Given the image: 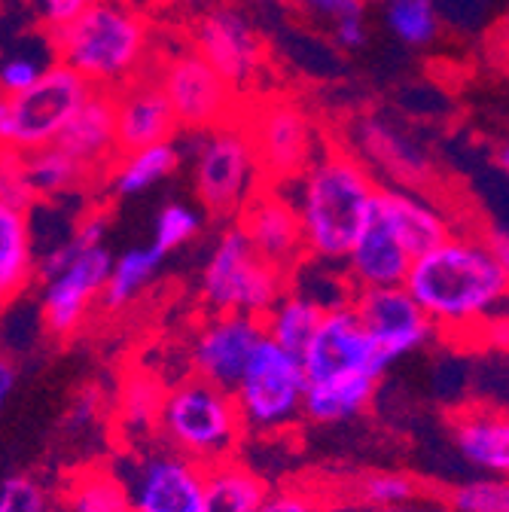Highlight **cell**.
I'll return each instance as SVG.
<instances>
[{
    "mask_svg": "<svg viewBox=\"0 0 509 512\" xmlns=\"http://www.w3.org/2000/svg\"><path fill=\"white\" fill-rule=\"evenodd\" d=\"M381 13H385L388 31L412 49L430 46L439 34V13L433 0H385Z\"/></svg>",
    "mask_w": 509,
    "mask_h": 512,
    "instance_id": "obj_34",
    "label": "cell"
},
{
    "mask_svg": "<svg viewBox=\"0 0 509 512\" xmlns=\"http://www.w3.org/2000/svg\"><path fill=\"white\" fill-rule=\"evenodd\" d=\"M68 512H129V497L113 467H89L68 488Z\"/></svg>",
    "mask_w": 509,
    "mask_h": 512,
    "instance_id": "obj_33",
    "label": "cell"
},
{
    "mask_svg": "<svg viewBox=\"0 0 509 512\" xmlns=\"http://www.w3.org/2000/svg\"><path fill=\"white\" fill-rule=\"evenodd\" d=\"M305 369L299 354L284 351L272 339L253 348L241 378L229 391L244 427V436H278L302 421Z\"/></svg>",
    "mask_w": 509,
    "mask_h": 512,
    "instance_id": "obj_7",
    "label": "cell"
},
{
    "mask_svg": "<svg viewBox=\"0 0 509 512\" xmlns=\"http://www.w3.org/2000/svg\"><path fill=\"white\" fill-rule=\"evenodd\" d=\"M257 512H330V509L308 488H269Z\"/></svg>",
    "mask_w": 509,
    "mask_h": 512,
    "instance_id": "obj_41",
    "label": "cell"
},
{
    "mask_svg": "<svg viewBox=\"0 0 509 512\" xmlns=\"http://www.w3.org/2000/svg\"><path fill=\"white\" fill-rule=\"evenodd\" d=\"M290 4L302 7L305 13H311L317 19H330V22L363 13V0H290Z\"/></svg>",
    "mask_w": 509,
    "mask_h": 512,
    "instance_id": "obj_42",
    "label": "cell"
},
{
    "mask_svg": "<svg viewBox=\"0 0 509 512\" xmlns=\"http://www.w3.org/2000/svg\"><path fill=\"white\" fill-rule=\"evenodd\" d=\"M235 220H238L235 226L244 232L250 247L257 250L266 263L278 266L281 272H290L296 263L305 260L299 220H296L287 189L260 186L257 196L244 205V211Z\"/></svg>",
    "mask_w": 509,
    "mask_h": 512,
    "instance_id": "obj_17",
    "label": "cell"
},
{
    "mask_svg": "<svg viewBox=\"0 0 509 512\" xmlns=\"http://www.w3.org/2000/svg\"><path fill=\"white\" fill-rule=\"evenodd\" d=\"M333 34H336V43L342 49H360L366 43V25H363V13L360 16H345L339 22H333Z\"/></svg>",
    "mask_w": 509,
    "mask_h": 512,
    "instance_id": "obj_44",
    "label": "cell"
},
{
    "mask_svg": "<svg viewBox=\"0 0 509 512\" xmlns=\"http://www.w3.org/2000/svg\"><path fill=\"white\" fill-rule=\"evenodd\" d=\"M165 400V388L159 384L156 375L150 372H132L122 384V394H119V424L122 430L144 439L156 430L159 421V409Z\"/></svg>",
    "mask_w": 509,
    "mask_h": 512,
    "instance_id": "obj_32",
    "label": "cell"
},
{
    "mask_svg": "<svg viewBox=\"0 0 509 512\" xmlns=\"http://www.w3.org/2000/svg\"><path fill=\"white\" fill-rule=\"evenodd\" d=\"M110 263L113 253L107 250V244H95L80 250L65 269L43 278L40 314L49 333L68 339L86 324L95 302H101Z\"/></svg>",
    "mask_w": 509,
    "mask_h": 512,
    "instance_id": "obj_14",
    "label": "cell"
},
{
    "mask_svg": "<svg viewBox=\"0 0 509 512\" xmlns=\"http://www.w3.org/2000/svg\"><path fill=\"white\" fill-rule=\"evenodd\" d=\"M52 40L58 64L104 92H116L141 77L150 52L144 19L119 0H92L77 19L55 28Z\"/></svg>",
    "mask_w": 509,
    "mask_h": 512,
    "instance_id": "obj_3",
    "label": "cell"
},
{
    "mask_svg": "<svg viewBox=\"0 0 509 512\" xmlns=\"http://www.w3.org/2000/svg\"><path fill=\"white\" fill-rule=\"evenodd\" d=\"M156 430L162 445L199 467H214L235 458L244 439L232 394L202 378H183L165 391Z\"/></svg>",
    "mask_w": 509,
    "mask_h": 512,
    "instance_id": "obj_4",
    "label": "cell"
},
{
    "mask_svg": "<svg viewBox=\"0 0 509 512\" xmlns=\"http://www.w3.org/2000/svg\"><path fill=\"white\" fill-rule=\"evenodd\" d=\"M357 159L369 168V174H388L394 186L400 189H418L427 186L433 177V165L424 150L412 138H406L400 128L381 122V119H360L354 128Z\"/></svg>",
    "mask_w": 509,
    "mask_h": 512,
    "instance_id": "obj_19",
    "label": "cell"
},
{
    "mask_svg": "<svg viewBox=\"0 0 509 512\" xmlns=\"http://www.w3.org/2000/svg\"><path fill=\"white\" fill-rule=\"evenodd\" d=\"M351 311L357 314L360 327L375 342V348L391 363L412 351H421L436 336L406 287L357 290L351 296Z\"/></svg>",
    "mask_w": 509,
    "mask_h": 512,
    "instance_id": "obj_16",
    "label": "cell"
},
{
    "mask_svg": "<svg viewBox=\"0 0 509 512\" xmlns=\"http://www.w3.org/2000/svg\"><path fill=\"white\" fill-rule=\"evenodd\" d=\"M159 86L174 113L177 132H208L232 113L235 92L196 49L174 52L159 74Z\"/></svg>",
    "mask_w": 509,
    "mask_h": 512,
    "instance_id": "obj_13",
    "label": "cell"
},
{
    "mask_svg": "<svg viewBox=\"0 0 509 512\" xmlns=\"http://www.w3.org/2000/svg\"><path fill=\"white\" fill-rule=\"evenodd\" d=\"M0 512H52L49 491L28 473L0 479Z\"/></svg>",
    "mask_w": 509,
    "mask_h": 512,
    "instance_id": "obj_38",
    "label": "cell"
},
{
    "mask_svg": "<svg viewBox=\"0 0 509 512\" xmlns=\"http://www.w3.org/2000/svg\"><path fill=\"white\" fill-rule=\"evenodd\" d=\"M324 314L327 311L321 305H314L311 299H305L293 290H284L260 320H263L266 339H272L275 345H281L290 354H302L305 345L311 342L314 330L321 327Z\"/></svg>",
    "mask_w": 509,
    "mask_h": 512,
    "instance_id": "obj_28",
    "label": "cell"
},
{
    "mask_svg": "<svg viewBox=\"0 0 509 512\" xmlns=\"http://www.w3.org/2000/svg\"><path fill=\"white\" fill-rule=\"evenodd\" d=\"M378 381L363 375L308 381L302 397V418L314 424H345L363 415L375 397Z\"/></svg>",
    "mask_w": 509,
    "mask_h": 512,
    "instance_id": "obj_25",
    "label": "cell"
},
{
    "mask_svg": "<svg viewBox=\"0 0 509 512\" xmlns=\"http://www.w3.org/2000/svg\"><path fill=\"white\" fill-rule=\"evenodd\" d=\"M196 52L220 74V80L238 95L247 92L260 80L266 64V46L260 31L238 7H211L199 16L196 31Z\"/></svg>",
    "mask_w": 509,
    "mask_h": 512,
    "instance_id": "obj_11",
    "label": "cell"
},
{
    "mask_svg": "<svg viewBox=\"0 0 509 512\" xmlns=\"http://www.w3.org/2000/svg\"><path fill=\"white\" fill-rule=\"evenodd\" d=\"M13 388H16V366H13V360L0 354V406L10 400Z\"/></svg>",
    "mask_w": 509,
    "mask_h": 512,
    "instance_id": "obj_45",
    "label": "cell"
},
{
    "mask_svg": "<svg viewBox=\"0 0 509 512\" xmlns=\"http://www.w3.org/2000/svg\"><path fill=\"white\" fill-rule=\"evenodd\" d=\"M449 512H509L506 476H473L445 497Z\"/></svg>",
    "mask_w": 509,
    "mask_h": 512,
    "instance_id": "obj_36",
    "label": "cell"
},
{
    "mask_svg": "<svg viewBox=\"0 0 509 512\" xmlns=\"http://www.w3.org/2000/svg\"><path fill=\"white\" fill-rule=\"evenodd\" d=\"M403 287L436 336L488 342L494 330H503L506 314V235L452 229L439 244L415 256Z\"/></svg>",
    "mask_w": 509,
    "mask_h": 512,
    "instance_id": "obj_1",
    "label": "cell"
},
{
    "mask_svg": "<svg viewBox=\"0 0 509 512\" xmlns=\"http://www.w3.org/2000/svg\"><path fill=\"white\" fill-rule=\"evenodd\" d=\"M339 266L342 263H324V260H311V256H305L302 263H296L287 272V290L311 299L324 311L342 308V305L351 302L354 287H351L348 275Z\"/></svg>",
    "mask_w": 509,
    "mask_h": 512,
    "instance_id": "obj_31",
    "label": "cell"
},
{
    "mask_svg": "<svg viewBox=\"0 0 509 512\" xmlns=\"http://www.w3.org/2000/svg\"><path fill=\"white\" fill-rule=\"evenodd\" d=\"M92 86L65 64H46L34 86L0 95V153L28 156L52 147Z\"/></svg>",
    "mask_w": 509,
    "mask_h": 512,
    "instance_id": "obj_6",
    "label": "cell"
},
{
    "mask_svg": "<svg viewBox=\"0 0 509 512\" xmlns=\"http://www.w3.org/2000/svg\"><path fill=\"white\" fill-rule=\"evenodd\" d=\"M266 494L269 482L238 458L205 467V512H257Z\"/></svg>",
    "mask_w": 509,
    "mask_h": 512,
    "instance_id": "obj_26",
    "label": "cell"
},
{
    "mask_svg": "<svg viewBox=\"0 0 509 512\" xmlns=\"http://www.w3.org/2000/svg\"><path fill=\"white\" fill-rule=\"evenodd\" d=\"M0 199L25 211H31L37 202L25 174V162L16 153H0Z\"/></svg>",
    "mask_w": 509,
    "mask_h": 512,
    "instance_id": "obj_39",
    "label": "cell"
},
{
    "mask_svg": "<svg viewBox=\"0 0 509 512\" xmlns=\"http://www.w3.org/2000/svg\"><path fill=\"white\" fill-rule=\"evenodd\" d=\"M366 512H400L418 497V482L406 473H369L354 488Z\"/></svg>",
    "mask_w": 509,
    "mask_h": 512,
    "instance_id": "obj_35",
    "label": "cell"
},
{
    "mask_svg": "<svg viewBox=\"0 0 509 512\" xmlns=\"http://www.w3.org/2000/svg\"><path fill=\"white\" fill-rule=\"evenodd\" d=\"M37 278L31 211L0 199V311Z\"/></svg>",
    "mask_w": 509,
    "mask_h": 512,
    "instance_id": "obj_24",
    "label": "cell"
},
{
    "mask_svg": "<svg viewBox=\"0 0 509 512\" xmlns=\"http://www.w3.org/2000/svg\"><path fill=\"white\" fill-rule=\"evenodd\" d=\"M43 68H46V64H40L31 55H10V58H4V61H0V95L25 92L28 86L37 83Z\"/></svg>",
    "mask_w": 509,
    "mask_h": 512,
    "instance_id": "obj_40",
    "label": "cell"
},
{
    "mask_svg": "<svg viewBox=\"0 0 509 512\" xmlns=\"http://www.w3.org/2000/svg\"><path fill=\"white\" fill-rule=\"evenodd\" d=\"M55 147H61L71 159H77L89 174L113 165V159L119 156L113 92L92 89L86 101L80 104V110L65 125V132L58 135Z\"/></svg>",
    "mask_w": 509,
    "mask_h": 512,
    "instance_id": "obj_23",
    "label": "cell"
},
{
    "mask_svg": "<svg viewBox=\"0 0 509 512\" xmlns=\"http://www.w3.org/2000/svg\"><path fill=\"white\" fill-rule=\"evenodd\" d=\"M183 156L174 141L153 144L144 150L119 153L110 165V189L119 199H135L141 192L159 186L180 168Z\"/></svg>",
    "mask_w": 509,
    "mask_h": 512,
    "instance_id": "obj_27",
    "label": "cell"
},
{
    "mask_svg": "<svg viewBox=\"0 0 509 512\" xmlns=\"http://www.w3.org/2000/svg\"><path fill=\"white\" fill-rule=\"evenodd\" d=\"M372 214L385 220L412 256H421L455 229L452 217L418 189L378 186Z\"/></svg>",
    "mask_w": 509,
    "mask_h": 512,
    "instance_id": "obj_21",
    "label": "cell"
},
{
    "mask_svg": "<svg viewBox=\"0 0 509 512\" xmlns=\"http://www.w3.org/2000/svg\"><path fill=\"white\" fill-rule=\"evenodd\" d=\"M305 381H324V378H345L363 375L378 381L391 366V360L375 348V342L360 327L351 302L324 314L321 327L314 330L311 342L299 354Z\"/></svg>",
    "mask_w": 509,
    "mask_h": 512,
    "instance_id": "obj_12",
    "label": "cell"
},
{
    "mask_svg": "<svg viewBox=\"0 0 509 512\" xmlns=\"http://www.w3.org/2000/svg\"><path fill=\"white\" fill-rule=\"evenodd\" d=\"M415 256L403 247V241L391 232L385 220L375 214L351 244L342 260V272L348 275L354 293L378 290V287H403Z\"/></svg>",
    "mask_w": 509,
    "mask_h": 512,
    "instance_id": "obj_20",
    "label": "cell"
},
{
    "mask_svg": "<svg viewBox=\"0 0 509 512\" xmlns=\"http://www.w3.org/2000/svg\"><path fill=\"white\" fill-rule=\"evenodd\" d=\"M92 0H37V10L43 16V22L55 31L61 25H68L71 19H77Z\"/></svg>",
    "mask_w": 509,
    "mask_h": 512,
    "instance_id": "obj_43",
    "label": "cell"
},
{
    "mask_svg": "<svg viewBox=\"0 0 509 512\" xmlns=\"http://www.w3.org/2000/svg\"><path fill=\"white\" fill-rule=\"evenodd\" d=\"M378 180L345 147H321L311 165L287 186L302 232L305 256L342 263L372 217Z\"/></svg>",
    "mask_w": 509,
    "mask_h": 512,
    "instance_id": "obj_2",
    "label": "cell"
},
{
    "mask_svg": "<svg viewBox=\"0 0 509 512\" xmlns=\"http://www.w3.org/2000/svg\"><path fill=\"white\" fill-rule=\"evenodd\" d=\"M263 320L247 314H208L193 342H189V366L193 378H202L220 391H232L241 378L253 348L263 342Z\"/></svg>",
    "mask_w": 509,
    "mask_h": 512,
    "instance_id": "obj_15",
    "label": "cell"
},
{
    "mask_svg": "<svg viewBox=\"0 0 509 512\" xmlns=\"http://www.w3.org/2000/svg\"><path fill=\"white\" fill-rule=\"evenodd\" d=\"M113 110H116V150L132 153L153 144H165L177 138V122L168 107V98L159 86V80H150L147 74L125 83L113 92Z\"/></svg>",
    "mask_w": 509,
    "mask_h": 512,
    "instance_id": "obj_18",
    "label": "cell"
},
{
    "mask_svg": "<svg viewBox=\"0 0 509 512\" xmlns=\"http://www.w3.org/2000/svg\"><path fill=\"white\" fill-rule=\"evenodd\" d=\"M22 162H25V174H28L34 199L68 196V192L80 189L92 177L77 159H71L65 150L55 147V144L22 156Z\"/></svg>",
    "mask_w": 509,
    "mask_h": 512,
    "instance_id": "obj_30",
    "label": "cell"
},
{
    "mask_svg": "<svg viewBox=\"0 0 509 512\" xmlns=\"http://www.w3.org/2000/svg\"><path fill=\"white\" fill-rule=\"evenodd\" d=\"M452 445L476 476H506L509 418L497 406H467L452 418Z\"/></svg>",
    "mask_w": 509,
    "mask_h": 512,
    "instance_id": "obj_22",
    "label": "cell"
},
{
    "mask_svg": "<svg viewBox=\"0 0 509 512\" xmlns=\"http://www.w3.org/2000/svg\"><path fill=\"white\" fill-rule=\"evenodd\" d=\"M284 290L287 272L266 263L238 226L220 232L199 278V293L211 314L263 317Z\"/></svg>",
    "mask_w": 509,
    "mask_h": 512,
    "instance_id": "obj_8",
    "label": "cell"
},
{
    "mask_svg": "<svg viewBox=\"0 0 509 512\" xmlns=\"http://www.w3.org/2000/svg\"><path fill=\"white\" fill-rule=\"evenodd\" d=\"M162 256L153 247H129L119 256H113L110 272H107V284L101 293L104 308L119 311L125 305H132L159 275Z\"/></svg>",
    "mask_w": 509,
    "mask_h": 512,
    "instance_id": "obj_29",
    "label": "cell"
},
{
    "mask_svg": "<svg viewBox=\"0 0 509 512\" xmlns=\"http://www.w3.org/2000/svg\"><path fill=\"white\" fill-rule=\"evenodd\" d=\"M129 512H205V467L168 445H150L113 467Z\"/></svg>",
    "mask_w": 509,
    "mask_h": 512,
    "instance_id": "obj_9",
    "label": "cell"
},
{
    "mask_svg": "<svg viewBox=\"0 0 509 512\" xmlns=\"http://www.w3.org/2000/svg\"><path fill=\"white\" fill-rule=\"evenodd\" d=\"M250 135L266 186L287 189L321 153V132L308 110L287 98H269L241 122Z\"/></svg>",
    "mask_w": 509,
    "mask_h": 512,
    "instance_id": "obj_10",
    "label": "cell"
},
{
    "mask_svg": "<svg viewBox=\"0 0 509 512\" xmlns=\"http://www.w3.org/2000/svg\"><path fill=\"white\" fill-rule=\"evenodd\" d=\"M186 141H177L180 156L193 159V183L202 208L211 217L235 220L244 205L266 186L260 174L257 153H253L247 128L238 119H226L208 132H183Z\"/></svg>",
    "mask_w": 509,
    "mask_h": 512,
    "instance_id": "obj_5",
    "label": "cell"
},
{
    "mask_svg": "<svg viewBox=\"0 0 509 512\" xmlns=\"http://www.w3.org/2000/svg\"><path fill=\"white\" fill-rule=\"evenodd\" d=\"M202 211H196L193 205H183V202H171L165 205L159 214H156V223H153V250L159 256L171 253V250H180L183 244L193 241L199 232H202Z\"/></svg>",
    "mask_w": 509,
    "mask_h": 512,
    "instance_id": "obj_37",
    "label": "cell"
}]
</instances>
